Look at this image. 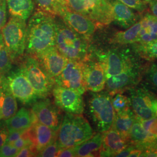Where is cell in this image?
<instances>
[{"label": "cell", "mask_w": 157, "mask_h": 157, "mask_svg": "<svg viewBox=\"0 0 157 157\" xmlns=\"http://www.w3.org/2000/svg\"><path fill=\"white\" fill-rule=\"evenodd\" d=\"M146 66L140 62L119 74L107 78L105 88L107 92L113 96L117 93H124L139 85L143 78Z\"/></svg>", "instance_id": "9c48e42d"}, {"label": "cell", "mask_w": 157, "mask_h": 157, "mask_svg": "<svg viewBox=\"0 0 157 157\" xmlns=\"http://www.w3.org/2000/svg\"><path fill=\"white\" fill-rule=\"evenodd\" d=\"M29 134L37 153L56 140L57 132L37 121L29 129Z\"/></svg>", "instance_id": "ffe728a7"}, {"label": "cell", "mask_w": 157, "mask_h": 157, "mask_svg": "<svg viewBox=\"0 0 157 157\" xmlns=\"http://www.w3.org/2000/svg\"><path fill=\"white\" fill-rule=\"evenodd\" d=\"M36 56L45 71L54 78L62 72L69 61L56 46L47 49Z\"/></svg>", "instance_id": "e0dca14e"}, {"label": "cell", "mask_w": 157, "mask_h": 157, "mask_svg": "<svg viewBox=\"0 0 157 157\" xmlns=\"http://www.w3.org/2000/svg\"><path fill=\"white\" fill-rule=\"evenodd\" d=\"M56 157H76L74 147L61 148L58 152Z\"/></svg>", "instance_id": "60d3db41"}, {"label": "cell", "mask_w": 157, "mask_h": 157, "mask_svg": "<svg viewBox=\"0 0 157 157\" xmlns=\"http://www.w3.org/2000/svg\"><path fill=\"white\" fill-rule=\"evenodd\" d=\"M134 10L140 14L148 10V2L143 0H117Z\"/></svg>", "instance_id": "836d02e7"}, {"label": "cell", "mask_w": 157, "mask_h": 157, "mask_svg": "<svg viewBox=\"0 0 157 157\" xmlns=\"http://www.w3.org/2000/svg\"><path fill=\"white\" fill-rule=\"evenodd\" d=\"M131 108L136 117L145 121L155 117L152 110V101L155 98L151 91L145 86H138L129 90Z\"/></svg>", "instance_id": "7c38bea8"}, {"label": "cell", "mask_w": 157, "mask_h": 157, "mask_svg": "<svg viewBox=\"0 0 157 157\" xmlns=\"http://www.w3.org/2000/svg\"><path fill=\"white\" fill-rule=\"evenodd\" d=\"M135 118L136 115L132 109L121 113H115L112 128L129 139V133Z\"/></svg>", "instance_id": "4316f807"}, {"label": "cell", "mask_w": 157, "mask_h": 157, "mask_svg": "<svg viewBox=\"0 0 157 157\" xmlns=\"http://www.w3.org/2000/svg\"><path fill=\"white\" fill-rule=\"evenodd\" d=\"M19 151V150L14 146L6 143L0 148V157H16Z\"/></svg>", "instance_id": "8d00e7d4"}, {"label": "cell", "mask_w": 157, "mask_h": 157, "mask_svg": "<svg viewBox=\"0 0 157 157\" xmlns=\"http://www.w3.org/2000/svg\"><path fill=\"white\" fill-rule=\"evenodd\" d=\"M82 63L86 89L93 93L104 90L107 78L102 63L90 56L82 61Z\"/></svg>", "instance_id": "4fadbf2b"}, {"label": "cell", "mask_w": 157, "mask_h": 157, "mask_svg": "<svg viewBox=\"0 0 157 157\" xmlns=\"http://www.w3.org/2000/svg\"><path fill=\"white\" fill-rule=\"evenodd\" d=\"M37 154V151L34 147L26 146L19 150L17 154V157H34Z\"/></svg>", "instance_id": "f35d334b"}, {"label": "cell", "mask_w": 157, "mask_h": 157, "mask_svg": "<svg viewBox=\"0 0 157 157\" xmlns=\"http://www.w3.org/2000/svg\"><path fill=\"white\" fill-rule=\"evenodd\" d=\"M112 6L113 22L124 29L130 28L139 22L142 14L117 0H109Z\"/></svg>", "instance_id": "d6986e66"}, {"label": "cell", "mask_w": 157, "mask_h": 157, "mask_svg": "<svg viewBox=\"0 0 157 157\" xmlns=\"http://www.w3.org/2000/svg\"><path fill=\"white\" fill-rule=\"evenodd\" d=\"M2 118V114H1V89L0 87V120Z\"/></svg>", "instance_id": "f6af8a7d"}, {"label": "cell", "mask_w": 157, "mask_h": 157, "mask_svg": "<svg viewBox=\"0 0 157 157\" xmlns=\"http://www.w3.org/2000/svg\"><path fill=\"white\" fill-rule=\"evenodd\" d=\"M132 45L143 59L147 61L157 60V40L146 44L133 43Z\"/></svg>", "instance_id": "f1b7e54d"}, {"label": "cell", "mask_w": 157, "mask_h": 157, "mask_svg": "<svg viewBox=\"0 0 157 157\" xmlns=\"http://www.w3.org/2000/svg\"><path fill=\"white\" fill-rule=\"evenodd\" d=\"M112 96L107 91L94 93L89 101V110L96 128L104 133L112 128L115 117Z\"/></svg>", "instance_id": "52a82bcc"}, {"label": "cell", "mask_w": 157, "mask_h": 157, "mask_svg": "<svg viewBox=\"0 0 157 157\" xmlns=\"http://www.w3.org/2000/svg\"><path fill=\"white\" fill-rule=\"evenodd\" d=\"M52 94L56 106L69 113L82 115L84 110L82 94L78 92L56 85Z\"/></svg>", "instance_id": "5bb4252c"}, {"label": "cell", "mask_w": 157, "mask_h": 157, "mask_svg": "<svg viewBox=\"0 0 157 157\" xmlns=\"http://www.w3.org/2000/svg\"><path fill=\"white\" fill-rule=\"evenodd\" d=\"M56 47L69 60L83 61L89 55L90 41L69 27L56 15Z\"/></svg>", "instance_id": "3957f363"}, {"label": "cell", "mask_w": 157, "mask_h": 157, "mask_svg": "<svg viewBox=\"0 0 157 157\" xmlns=\"http://www.w3.org/2000/svg\"><path fill=\"white\" fill-rule=\"evenodd\" d=\"M12 62V60L6 48L2 35L0 33V75H6L11 71Z\"/></svg>", "instance_id": "4dcf8cb0"}, {"label": "cell", "mask_w": 157, "mask_h": 157, "mask_svg": "<svg viewBox=\"0 0 157 157\" xmlns=\"http://www.w3.org/2000/svg\"><path fill=\"white\" fill-rule=\"evenodd\" d=\"M111 98L112 106L116 113H121L131 109L130 98L123 93H117Z\"/></svg>", "instance_id": "1f68e13d"}, {"label": "cell", "mask_w": 157, "mask_h": 157, "mask_svg": "<svg viewBox=\"0 0 157 157\" xmlns=\"http://www.w3.org/2000/svg\"><path fill=\"white\" fill-rule=\"evenodd\" d=\"M8 134L9 131L6 127H6H0V148L4 144H6Z\"/></svg>", "instance_id": "b9f144b4"}, {"label": "cell", "mask_w": 157, "mask_h": 157, "mask_svg": "<svg viewBox=\"0 0 157 157\" xmlns=\"http://www.w3.org/2000/svg\"><path fill=\"white\" fill-rule=\"evenodd\" d=\"M6 2L7 10L11 17L27 21L34 12L33 0H6Z\"/></svg>", "instance_id": "cb8c5ba5"}, {"label": "cell", "mask_w": 157, "mask_h": 157, "mask_svg": "<svg viewBox=\"0 0 157 157\" xmlns=\"http://www.w3.org/2000/svg\"><path fill=\"white\" fill-rule=\"evenodd\" d=\"M106 50H95L90 45L89 55L102 63L106 78L117 75L141 62L132 44L115 45Z\"/></svg>", "instance_id": "7a4b0ae2"}, {"label": "cell", "mask_w": 157, "mask_h": 157, "mask_svg": "<svg viewBox=\"0 0 157 157\" xmlns=\"http://www.w3.org/2000/svg\"><path fill=\"white\" fill-rule=\"evenodd\" d=\"M144 128L155 141H157V117H154L149 119L141 121Z\"/></svg>", "instance_id": "e575fe53"}, {"label": "cell", "mask_w": 157, "mask_h": 157, "mask_svg": "<svg viewBox=\"0 0 157 157\" xmlns=\"http://www.w3.org/2000/svg\"><path fill=\"white\" fill-rule=\"evenodd\" d=\"M7 21V6L6 0H0V31Z\"/></svg>", "instance_id": "74e56055"}, {"label": "cell", "mask_w": 157, "mask_h": 157, "mask_svg": "<svg viewBox=\"0 0 157 157\" xmlns=\"http://www.w3.org/2000/svg\"><path fill=\"white\" fill-rule=\"evenodd\" d=\"M148 9L152 15L157 18V0H150L148 2Z\"/></svg>", "instance_id": "7bdbcfd3"}, {"label": "cell", "mask_w": 157, "mask_h": 157, "mask_svg": "<svg viewBox=\"0 0 157 157\" xmlns=\"http://www.w3.org/2000/svg\"><path fill=\"white\" fill-rule=\"evenodd\" d=\"M56 15L37 10L28 19L26 27V54L37 56L56 46Z\"/></svg>", "instance_id": "6da1fadb"}, {"label": "cell", "mask_w": 157, "mask_h": 157, "mask_svg": "<svg viewBox=\"0 0 157 157\" xmlns=\"http://www.w3.org/2000/svg\"><path fill=\"white\" fill-rule=\"evenodd\" d=\"M21 68L40 98L50 94L55 84L54 78L45 71L36 56L26 54Z\"/></svg>", "instance_id": "5b68a950"}, {"label": "cell", "mask_w": 157, "mask_h": 157, "mask_svg": "<svg viewBox=\"0 0 157 157\" xmlns=\"http://www.w3.org/2000/svg\"><path fill=\"white\" fill-rule=\"evenodd\" d=\"M93 135L90 124L83 116L67 113L57 132L56 141L61 149L75 147Z\"/></svg>", "instance_id": "277c9868"}, {"label": "cell", "mask_w": 157, "mask_h": 157, "mask_svg": "<svg viewBox=\"0 0 157 157\" xmlns=\"http://www.w3.org/2000/svg\"><path fill=\"white\" fill-rule=\"evenodd\" d=\"M102 144V133L93 135L90 139L74 147L76 157H94L99 155Z\"/></svg>", "instance_id": "d4e9b609"}, {"label": "cell", "mask_w": 157, "mask_h": 157, "mask_svg": "<svg viewBox=\"0 0 157 157\" xmlns=\"http://www.w3.org/2000/svg\"><path fill=\"white\" fill-rule=\"evenodd\" d=\"M39 10L58 15L62 9L67 6V0H33Z\"/></svg>", "instance_id": "f546056e"}, {"label": "cell", "mask_w": 157, "mask_h": 157, "mask_svg": "<svg viewBox=\"0 0 157 157\" xmlns=\"http://www.w3.org/2000/svg\"><path fill=\"white\" fill-rule=\"evenodd\" d=\"M69 27L89 41L92 39L98 26L90 19L73 11L68 6L63 8L58 15Z\"/></svg>", "instance_id": "9a60e30c"}, {"label": "cell", "mask_w": 157, "mask_h": 157, "mask_svg": "<svg viewBox=\"0 0 157 157\" xmlns=\"http://www.w3.org/2000/svg\"><path fill=\"white\" fill-rule=\"evenodd\" d=\"M143 77L147 86L157 93V63L147 65Z\"/></svg>", "instance_id": "d6a6232c"}, {"label": "cell", "mask_w": 157, "mask_h": 157, "mask_svg": "<svg viewBox=\"0 0 157 157\" xmlns=\"http://www.w3.org/2000/svg\"><path fill=\"white\" fill-rule=\"evenodd\" d=\"M25 132V131H12V132H10L6 143L11 144L14 141L17 140L18 139H19L21 137H22L23 133Z\"/></svg>", "instance_id": "ab89813d"}, {"label": "cell", "mask_w": 157, "mask_h": 157, "mask_svg": "<svg viewBox=\"0 0 157 157\" xmlns=\"http://www.w3.org/2000/svg\"><path fill=\"white\" fill-rule=\"evenodd\" d=\"M143 1H146V2H150V0H143Z\"/></svg>", "instance_id": "bcb514c9"}, {"label": "cell", "mask_w": 157, "mask_h": 157, "mask_svg": "<svg viewBox=\"0 0 157 157\" xmlns=\"http://www.w3.org/2000/svg\"><path fill=\"white\" fill-rule=\"evenodd\" d=\"M0 87L1 89L2 118L6 121L17 113V104L16 98L8 88L4 75H0Z\"/></svg>", "instance_id": "603a6c76"}, {"label": "cell", "mask_w": 157, "mask_h": 157, "mask_svg": "<svg viewBox=\"0 0 157 157\" xmlns=\"http://www.w3.org/2000/svg\"><path fill=\"white\" fill-rule=\"evenodd\" d=\"M130 144L129 139L111 128L107 132L102 133V144L99 156L115 157L117 154L123 151Z\"/></svg>", "instance_id": "ac0fdd59"}, {"label": "cell", "mask_w": 157, "mask_h": 157, "mask_svg": "<svg viewBox=\"0 0 157 157\" xmlns=\"http://www.w3.org/2000/svg\"><path fill=\"white\" fill-rule=\"evenodd\" d=\"M130 144H139L152 143L155 141L144 128L140 120L136 117L129 136Z\"/></svg>", "instance_id": "83f0119b"}, {"label": "cell", "mask_w": 157, "mask_h": 157, "mask_svg": "<svg viewBox=\"0 0 157 157\" xmlns=\"http://www.w3.org/2000/svg\"><path fill=\"white\" fill-rule=\"evenodd\" d=\"M4 75L6 84L12 94L25 104H33L40 99L39 96L20 67Z\"/></svg>", "instance_id": "30bf717a"}, {"label": "cell", "mask_w": 157, "mask_h": 157, "mask_svg": "<svg viewBox=\"0 0 157 157\" xmlns=\"http://www.w3.org/2000/svg\"><path fill=\"white\" fill-rule=\"evenodd\" d=\"M141 29V23H136L124 31H118L112 34L109 39L111 45H125L136 43Z\"/></svg>", "instance_id": "484cf974"}, {"label": "cell", "mask_w": 157, "mask_h": 157, "mask_svg": "<svg viewBox=\"0 0 157 157\" xmlns=\"http://www.w3.org/2000/svg\"><path fill=\"white\" fill-rule=\"evenodd\" d=\"M32 111L40 123L58 132L62 122L61 113L58 107L48 98H40L33 104Z\"/></svg>", "instance_id": "2e32d148"}, {"label": "cell", "mask_w": 157, "mask_h": 157, "mask_svg": "<svg viewBox=\"0 0 157 157\" xmlns=\"http://www.w3.org/2000/svg\"><path fill=\"white\" fill-rule=\"evenodd\" d=\"M60 150V147L58 146L56 141L39 152L37 156L42 157H56Z\"/></svg>", "instance_id": "d590c367"}, {"label": "cell", "mask_w": 157, "mask_h": 157, "mask_svg": "<svg viewBox=\"0 0 157 157\" xmlns=\"http://www.w3.org/2000/svg\"><path fill=\"white\" fill-rule=\"evenodd\" d=\"M152 110L155 117H157V97H155L152 101Z\"/></svg>", "instance_id": "ee69618b"}, {"label": "cell", "mask_w": 157, "mask_h": 157, "mask_svg": "<svg viewBox=\"0 0 157 157\" xmlns=\"http://www.w3.org/2000/svg\"><path fill=\"white\" fill-rule=\"evenodd\" d=\"M68 7L90 19L100 28L113 22L109 0H67Z\"/></svg>", "instance_id": "8992f818"}, {"label": "cell", "mask_w": 157, "mask_h": 157, "mask_svg": "<svg viewBox=\"0 0 157 157\" xmlns=\"http://www.w3.org/2000/svg\"><path fill=\"white\" fill-rule=\"evenodd\" d=\"M26 21L11 17L1 29L6 48L12 61L22 57L26 48Z\"/></svg>", "instance_id": "ba28073f"}, {"label": "cell", "mask_w": 157, "mask_h": 157, "mask_svg": "<svg viewBox=\"0 0 157 157\" xmlns=\"http://www.w3.org/2000/svg\"><path fill=\"white\" fill-rule=\"evenodd\" d=\"M141 29L136 43L146 44L157 40V18L149 12L143 14L140 20Z\"/></svg>", "instance_id": "7402d4cb"}, {"label": "cell", "mask_w": 157, "mask_h": 157, "mask_svg": "<svg viewBox=\"0 0 157 157\" xmlns=\"http://www.w3.org/2000/svg\"><path fill=\"white\" fill-rule=\"evenodd\" d=\"M55 84L83 94L87 90L84 82L82 61L69 60L62 72L54 78Z\"/></svg>", "instance_id": "8fae6325"}, {"label": "cell", "mask_w": 157, "mask_h": 157, "mask_svg": "<svg viewBox=\"0 0 157 157\" xmlns=\"http://www.w3.org/2000/svg\"><path fill=\"white\" fill-rule=\"evenodd\" d=\"M37 121L32 111L22 108L12 117L6 121L9 132L12 131H26Z\"/></svg>", "instance_id": "44dd1931"}]
</instances>
